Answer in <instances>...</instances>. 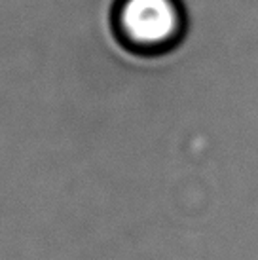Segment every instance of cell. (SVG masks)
<instances>
[{"mask_svg":"<svg viewBox=\"0 0 258 260\" xmlns=\"http://www.w3.org/2000/svg\"><path fill=\"white\" fill-rule=\"evenodd\" d=\"M114 27L123 46L156 53L180 40L184 14L179 0H118Z\"/></svg>","mask_w":258,"mask_h":260,"instance_id":"6da1fadb","label":"cell"}]
</instances>
